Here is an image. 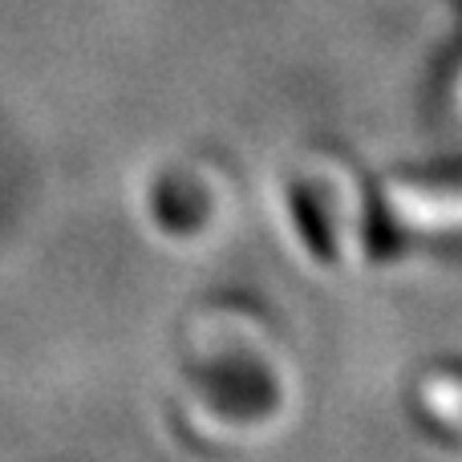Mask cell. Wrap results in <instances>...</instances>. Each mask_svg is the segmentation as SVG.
I'll return each instance as SVG.
<instances>
[{
  "label": "cell",
  "mask_w": 462,
  "mask_h": 462,
  "mask_svg": "<svg viewBox=\"0 0 462 462\" xmlns=\"http://www.w3.org/2000/svg\"><path fill=\"white\" fill-rule=\"evenodd\" d=\"M422 398L430 406V414H439L442 422L462 434V377H430Z\"/></svg>",
  "instance_id": "cell-1"
}]
</instances>
